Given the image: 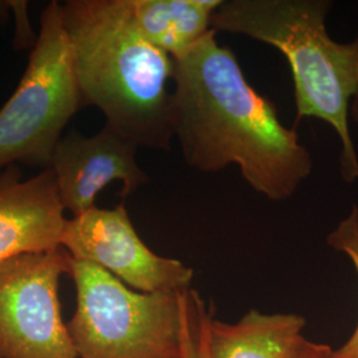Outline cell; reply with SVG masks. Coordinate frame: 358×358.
Segmentation results:
<instances>
[{"label":"cell","instance_id":"1","mask_svg":"<svg viewBox=\"0 0 358 358\" xmlns=\"http://www.w3.org/2000/svg\"><path fill=\"white\" fill-rule=\"evenodd\" d=\"M173 62L174 133L186 164L205 173L236 165L256 192L289 199L310 176L312 155L250 85L234 52L217 44V31Z\"/></svg>","mask_w":358,"mask_h":358},{"label":"cell","instance_id":"13","mask_svg":"<svg viewBox=\"0 0 358 358\" xmlns=\"http://www.w3.org/2000/svg\"><path fill=\"white\" fill-rule=\"evenodd\" d=\"M327 242L333 250L344 252L358 273V207L353 206L350 214L340 222V224L332 231ZM331 358H358V325L356 331L352 333L345 344L333 350Z\"/></svg>","mask_w":358,"mask_h":358},{"label":"cell","instance_id":"11","mask_svg":"<svg viewBox=\"0 0 358 358\" xmlns=\"http://www.w3.org/2000/svg\"><path fill=\"white\" fill-rule=\"evenodd\" d=\"M134 22L153 45L178 59L214 29L223 0H129Z\"/></svg>","mask_w":358,"mask_h":358},{"label":"cell","instance_id":"9","mask_svg":"<svg viewBox=\"0 0 358 358\" xmlns=\"http://www.w3.org/2000/svg\"><path fill=\"white\" fill-rule=\"evenodd\" d=\"M51 169L23 179L19 166L0 171V264L15 256L62 247L66 217Z\"/></svg>","mask_w":358,"mask_h":358},{"label":"cell","instance_id":"12","mask_svg":"<svg viewBox=\"0 0 358 358\" xmlns=\"http://www.w3.org/2000/svg\"><path fill=\"white\" fill-rule=\"evenodd\" d=\"M211 316L213 313L206 308L201 294L192 289L186 308L178 358H208L207 325Z\"/></svg>","mask_w":358,"mask_h":358},{"label":"cell","instance_id":"3","mask_svg":"<svg viewBox=\"0 0 358 358\" xmlns=\"http://www.w3.org/2000/svg\"><path fill=\"white\" fill-rule=\"evenodd\" d=\"M332 8L325 0H224L213 19L215 31L239 34L282 52L292 71L294 127L320 118L340 137L341 177L358 179V159L349 130L350 103L358 101V36L336 43L325 28Z\"/></svg>","mask_w":358,"mask_h":358},{"label":"cell","instance_id":"7","mask_svg":"<svg viewBox=\"0 0 358 358\" xmlns=\"http://www.w3.org/2000/svg\"><path fill=\"white\" fill-rule=\"evenodd\" d=\"M62 247L73 259L99 266L138 292L192 287L194 271L179 260L154 254L138 236L124 202L66 219Z\"/></svg>","mask_w":358,"mask_h":358},{"label":"cell","instance_id":"6","mask_svg":"<svg viewBox=\"0 0 358 358\" xmlns=\"http://www.w3.org/2000/svg\"><path fill=\"white\" fill-rule=\"evenodd\" d=\"M69 260L59 247L0 264V358H78L59 301Z\"/></svg>","mask_w":358,"mask_h":358},{"label":"cell","instance_id":"8","mask_svg":"<svg viewBox=\"0 0 358 358\" xmlns=\"http://www.w3.org/2000/svg\"><path fill=\"white\" fill-rule=\"evenodd\" d=\"M137 149L108 125L92 137L76 130L63 136L48 169L65 211L78 217L94 208L100 192L113 180L122 183V202L148 183V174L136 161Z\"/></svg>","mask_w":358,"mask_h":358},{"label":"cell","instance_id":"2","mask_svg":"<svg viewBox=\"0 0 358 358\" xmlns=\"http://www.w3.org/2000/svg\"><path fill=\"white\" fill-rule=\"evenodd\" d=\"M62 17L84 106L137 148L169 150L174 133L173 59L136 24L129 0H68Z\"/></svg>","mask_w":358,"mask_h":358},{"label":"cell","instance_id":"14","mask_svg":"<svg viewBox=\"0 0 358 358\" xmlns=\"http://www.w3.org/2000/svg\"><path fill=\"white\" fill-rule=\"evenodd\" d=\"M332 353L333 349L331 346L317 344L306 338L291 358H331Z\"/></svg>","mask_w":358,"mask_h":358},{"label":"cell","instance_id":"5","mask_svg":"<svg viewBox=\"0 0 358 358\" xmlns=\"http://www.w3.org/2000/svg\"><path fill=\"white\" fill-rule=\"evenodd\" d=\"M83 108L62 4L50 3L26 72L0 109V171L10 166L48 169L63 130Z\"/></svg>","mask_w":358,"mask_h":358},{"label":"cell","instance_id":"4","mask_svg":"<svg viewBox=\"0 0 358 358\" xmlns=\"http://www.w3.org/2000/svg\"><path fill=\"white\" fill-rule=\"evenodd\" d=\"M75 315L66 322L78 358H178L192 287L143 294L71 256Z\"/></svg>","mask_w":358,"mask_h":358},{"label":"cell","instance_id":"10","mask_svg":"<svg viewBox=\"0 0 358 358\" xmlns=\"http://www.w3.org/2000/svg\"><path fill=\"white\" fill-rule=\"evenodd\" d=\"M306 320L294 313L250 310L235 324L211 319L207 325L208 358H291L306 340Z\"/></svg>","mask_w":358,"mask_h":358}]
</instances>
